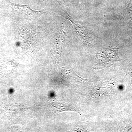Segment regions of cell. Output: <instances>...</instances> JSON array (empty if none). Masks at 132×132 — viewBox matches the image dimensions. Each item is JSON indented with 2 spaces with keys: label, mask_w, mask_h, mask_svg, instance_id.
<instances>
[{
  "label": "cell",
  "mask_w": 132,
  "mask_h": 132,
  "mask_svg": "<svg viewBox=\"0 0 132 132\" xmlns=\"http://www.w3.org/2000/svg\"><path fill=\"white\" fill-rule=\"evenodd\" d=\"M118 48L109 47L104 52L98 53L97 56L99 62L106 66H110L116 62L121 60L118 56Z\"/></svg>",
  "instance_id": "cell-1"
},
{
  "label": "cell",
  "mask_w": 132,
  "mask_h": 132,
  "mask_svg": "<svg viewBox=\"0 0 132 132\" xmlns=\"http://www.w3.org/2000/svg\"><path fill=\"white\" fill-rule=\"evenodd\" d=\"M12 5L15 10L29 17H32L42 12V10H34L31 9L28 5L15 4H12Z\"/></svg>",
  "instance_id": "cell-2"
},
{
  "label": "cell",
  "mask_w": 132,
  "mask_h": 132,
  "mask_svg": "<svg viewBox=\"0 0 132 132\" xmlns=\"http://www.w3.org/2000/svg\"><path fill=\"white\" fill-rule=\"evenodd\" d=\"M66 36V33L62 31L60 33L55 39V44L57 54H60L61 53L62 48L65 41Z\"/></svg>",
  "instance_id": "cell-3"
}]
</instances>
